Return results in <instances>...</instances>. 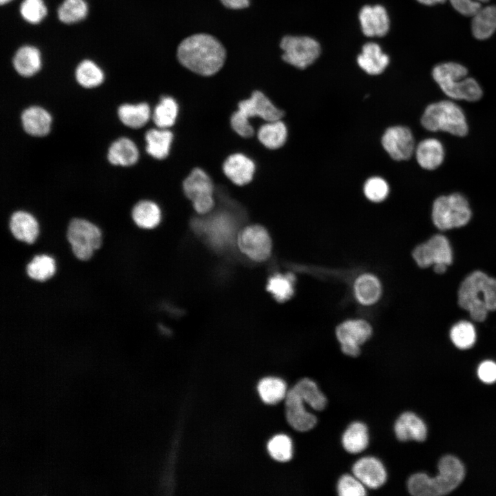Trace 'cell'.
Masks as SVG:
<instances>
[{
  "label": "cell",
  "mask_w": 496,
  "mask_h": 496,
  "mask_svg": "<svg viewBox=\"0 0 496 496\" xmlns=\"http://www.w3.org/2000/svg\"><path fill=\"white\" fill-rule=\"evenodd\" d=\"M180 63L189 70L203 75L214 74L223 67L226 57L225 48L215 37L196 34L182 41L177 50Z\"/></svg>",
  "instance_id": "obj_1"
},
{
  "label": "cell",
  "mask_w": 496,
  "mask_h": 496,
  "mask_svg": "<svg viewBox=\"0 0 496 496\" xmlns=\"http://www.w3.org/2000/svg\"><path fill=\"white\" fill-rule=\"evenodd\" d=\"M457 302L472 320L484 321L489 311H496V278L482 271H473L459 285Z\"/></svg>",
  "instance_id": "obj_2"
},
{
  "label": "cell",
  "mask_w": 496,
  "mask_h": 496,
  "mask_svg": "<svg viewBox=\"0 0 496 496\" xmlns=\"http://www.w3.org/2000/svg\"><path fill=\"white\" fill-rule=\"evenodd\" d=\"M432 78L446 98L455 101L475 103L484 95L480 83L468 76V70L456 61L436 64L431 72Z\"/></svg>",
  "instance_id": "obj_3"
},
{
  "label": "cell",
  "mask_w": 496,
  "mask_h": 496,
  "mask_svg": "<svg viewBox=\"0 0 496 496\" xmlns=\"http://www.w3.org/2000/svg\"><path fill=\"white\" fill-rule=\"evenodd\" d=\"M438 475L431 477L426 473L411 475L408 480V490L414 496H439L448 494L456 488L464 477L462 463L453 455L443 457L438 464Z\"/></svg>",
  "instance_id": "obj_4"
},
{
  "label": "cell",
  "mask_w": 496,
  "mask_h": 496,
  "mask_svg": "<svg viewBox=\"0 0 496 496\" xmlns=\"http://www.w3.org/2000/svg\"><path fill=\"white\" fill-rule=\"evenodd\" d=\"M422 126L430 132H444L463 138L469 132L466 114L457 101L445 99L426 105L421 116Z\"/></svg>",
  "instance_id": "obj_5"
},
{
  "label": "cell",
  "mask_w": 496,
  "mask_h": 496,
  "mask_svg": "<svg viewBox=\"0 0 496 496\" xmlns=\"http://www.w3.org/2000/svg\"><path fill=\"white\" fill-rule=\"evenodd\" d=\"M472 215L468 200L460 192L440 195L432 204L431 219L433 225L441 231L466 225Z\"/></svg>",
  "instance_id": "obj_6"
},
{
  "label": "cell",
  "mask_w": 496,
  "mask_h": 496,
  "mask_svg": "<svg viewBox=\"0 0 496 496\" xmlns=\"http://www.w3.org/2000/svg\"><path fill=\"white\" fill-rule=\"evenodd\" d=\"M65 238L73 256L80 261H88L103 244L101 227L87 219L74 217L66 227Z\"/></svg>",
  "instance_id": "obj_7"
},
{
  "label": "cell",
  "mask_w": 496,
  "mask_h": 496,
  "mask_svg": "<svg viewBox=\"0 0 496 496\" xmlns=\"http://www.w3.org/2000/svg\"><path fill=\"white\" fill-rule=\"evenodd\" d=\"M183 187L185 194L192 200L198 213L204 214L212 209L214 185L205 171L200 168L193 169L183 181Z\"/></svg>",
  "instance_id": "obj_8"
},
{
  "label": "cell",
  "mask_w": 496,
  "mask_h": 496,
  "mask_svg": "<svg viewBox=\"0 0 496 496\" xmlns=\"http://www.w3.org/2000/svg\"><path fill=\"white\" fill-rule=\"evenodd\" d=\"M280 47L283 60L300 69L313 63L320 52L319 43L308 37L286 36L282 38Z\"/></svg>",
  "instance_id": "obj_9"
},
{
  "label": "cell",
  "mask_w": 496,
  "mask_h": 496,
  "mask_svg": "<svg viewBox=\"0 0 496 496\" xmlns=\"http://www.w3.org/2000/svg\"><path fill=\"white\" fill-rule=\"evenodd\" d=\"M413 257L419 267L427 268L436 265H450L453 261V252L446 237L435 234L417 245L413 251Z\"/></svg>",
  "instance_id": "obj_10"
},
{
  "label": "cell",
  "mask_w": 496,
  "mask_h": 496,
  "mask_svg": "<svg viewBox=\"0 0 496 496\" xmlns=\"http://www.w3.org/2000/svg\"><path fill=\"white\" fill-rule=\"evenodd\" d=\"M335 333L342 351L349 356L356 357L360 353V345L371 337L372 328L364 320H349L339 324Z\"/></svg>",
  "instance_id": "obj_11"
},
{
  "label": "cell",
  "mask_w": 496,
  "mask_h": 496,
  "mask_svg": "<svg viewBox=\"0 0 496 496\" xmlns=\"http://www.w3.org/2000/svg\"><path fill=\"white\" fill-rule=\"evenodd\" d=\"M238 245L243 254L256 261H264L271 254V238L260 225H250L243 229L238 234Z\"/></svg>",
  "instance_id": "obj_12"
},
{
  "label": "cell",
  "mask_w": 496,
  "mask_h": 496,
  "mask_svg": "<svg viewBox=\"0 0 496 496\" xmlns=\"http://www.w3.org/2000/svg\"><path fill=\"white\" fill-rule=\"evenodd\" d=\"M385 151L395 161H406L414 154L415 138L412 131L405 126L388 128L382 138Z\"/></svg>",
  "instance_id": "obj_13"
},
{
  "label": "cell",
  "mask_w": 496,
  "mask_h": 496,
  "mask_svg": "<svg viewBox=\"0 0 496 496\" xmlns=\"http://www.w3.org/2000/svg\"><path fill=\"white\" fill-rule=\"evenodd\" d=\"M236 112L248 121L258 116L271 121L280 120L283 116L282 112L260 91H255L249 99L240 101Z\"/></svg>",
  "instance_id": "obj_14"
},
{
  "label": "cell",
  "mask_w": 496,
  "mask_h": 496,
  "mask_svg": "<svg viewBox=\"0 0 496 496\" xmlns=\"http://www.w3.org/2000/svg\"><path fill=\"white\" fill-rule=\"evenodd\" d=\"M304 404L293 387L287 392L285 397L287 420L291 426L300 432L311 430L317 423V417L306 410Z\"/></svg>",
  "instance_id": "obj_15"
},
{
  "label": "cell",
  "mask_w": 496,
  "mask_h": 496,
  "mask_svg": "<svg viewBox=\"0 0 496 496\" xmlns=\"http://www.w3.org/2000/svg\"><path fill=\"white\" fill-rule=\"evenodd\" d=\"M414 155L421 168L426 171H435L443 165L446 158V149L440 139L427 137L416 144Z\"/></svg>",
  "instance_id": "obj_16"
},
{
  "label": "cell",
  "mask_w": 496,
  "mask_h": 496,
  "mask_svg": "<svg viewBox=\"0 0 496 496\" xmlns=\"http://www.w3.org/2000/svg\"><path fill=\"white\" fill-rule=\"evenodd\" d=\"M8 227L15 240L28 245L34 243L40 234L38 220L24 210L15 211L10 215Z\"/></svg>",
  "instance_id": "obj_17"
},
{
  "label": "cell",
  "mask_w": 496,
  "mask_h": 496,
  "mask_svg": "<svg viewBox=\"0 0 496 496\" xmlns=\"http://www.w3.org/2000/svg\"><path fill=\"white\" fill-rule=\"evenodd\" d=\"M352 472L366 487L376 489L386 480L387 474L383 464L375 457H364L355 462Z\"/></svg>",
  "instance_id": "obj_18"
},
{
  "label": "cell",
  "mask_w": 496,
  "mask_h": 496,
  "mask_svg": "<svg viewBox=\"0 0 496 496\" xmlns=\"http://www.w3.org/2000/svg\"><path fill=\"white\" fill-rule=\"evenodd\" d=\"M359 19L362 32L367 37H382L389 30V16L382 6H364L359 13Z\"/></svg>",
  "instance_id": "obj_19"
},
{
  "label": "cell",
  "mask_w": 496,
  "mask_h": 496,
  "mask_svg": "<svg viewBox=\"0 0 496 496\" xmlns=\"http://www.w3.org/2000/svg\"><path fill=\"white\" fill-rule=\"evenodd\" d=\"M207 220H195L194 226L199 231L204 229L207 231L211 240L218 245L223 243L232 234L234 221L228 212L217 213Z\"/></svg>",
  "instance_id": "obj_20"
},
{
  "label": "cell",
  "mask_w": 496,
  "mask_h": 496,
  "mask_svg": "<svg viewBox=\"0 0 496 496\" xmlns=\"http://www.w3.org/2000/svg\"><path fill=\"white\" fill-rule=\"evenodd\" d=\"M223 169L226 176L234 183L245 185L252 180L255 165L244 154H234L225 160Z\"/></svg>",
  "instance_id": "obj_21"
},
{
  "label": "cell",
  "mask_w": 496,
  "mask_h": 496,
  "mask_svg": "<svg viewBox=\"0 0 496 496\" xmlns=\"http://www.w3.org/2000/svg\"><path fill=\"white\" fill-rule=\"evenodd\" d=\"M394 432L400 441L422 442L426 437L427 428L424 422L417 415L412 412H405L397 419Z\"/></svg>",
  "instance_id": "obj_22"
},
{
  "label": "cell",
  "mask_w": 496,
  "mask_h": 496,
  "mask_svg": "<svg viewBox=\"0 0 496 496\" xmlns=\"http://www.w3.org/2000/svg\"><path fill=\"white\" fill-rule=\"evenodd\" d=\"M21 122L26 133L34 136H43L50 130L52 118L43 108L32 106L22 112Z\"/></svg>",
  "instance_id": "obj_23"
},
{
  "label": "cell",
  "mask_w": 496,
  "mask_h": 496,
  "mask_svg": "<svg viewBox=\"0 0 496 496\" xmlns=\"http://www.w3.org/2000/svg\"><path fill=\"white\" fill-rule=\"evenodd\" d=\"M359 66L366 73L376 75L382 73L389 64V56L382 52L381 48L375 43L363 45L362 52L358 56Z\"/></svg>",
  "instance_id": "obj_24"
},
{
  "label": "cell",
  "mask_w": 496,
  "mask_h": 496,
  "mask_svg": "<svg viewBox=\"0 0 496 496\" xmlns=\"http://www.w3.org/2000/svg\"><path fill=\"white\" fill-rule=\"evenodd\" d=\"M28 277L36 282H44L54 276L57 271L55 258L46 253L34 254L25 265Z\"/></svg>",
  "instance_id": "obj_25"
},
{
  "label": "cell",
  "mask_w": 496,
  "mask_h": 496,
  "mask_svg": "<svg viewBox=\"0 0 496 496\" xmlns=\"http://www.w3.org/2000/svg\"><path fill=\"white\" fill-rule=\"evenodd\" d=\"M471 32L477 40L490 38L496 32V5L483 7L472 17Z\"/></svg>",
  "instance_id": "obj_26"
},
{
  "label": "cell",
  "mask_w": 496,
  "mask_h": 496,
  "mask_svg": "<svg viewBox=\"0 0 496 496\" xmlns=\"http://www.w3.org/2000/svg\"><path fill=\"white\" fill-rule=\"evenodd\" d=\"M355 298L362 304L371 305L380 298L382 287L376 276L364 273L358 276L353 285Z\"/></svg>",
  "instance_id": "obj_27"
},
{
  "label": "cell",
  "mask_w": 496,
  "mask_h": 496,
  "mask_svg": "<svg viewBox=\"0 0 496 496\" xmlns=\"http://www.w3.org/2000/svg\"><path fill=\"white\" fill-rule=\"evenodd\" d=\"M138 158V151L130 139L122 137L112 143L108 149L107 159L114 165L130 166Z\"/></svg>",
  "instance_id": "obj_28"
},
{
  "label": "cell",
  "mask_w": 496,
  "mask_h": 496,
  "mask_svg": "<svg viewBox=\"0 0 496 496\" xmlns=\"http://www.w3.org/2000/svg\"><path fill=\"white\" fill-rule=\"evenodd\" d=\"M134 223L142 229H152L157 227L161 218L159 207L150 200H141L132 208L131 213Z\"/></svg>",
  "instance_id": "obj_29"
},
{
  "label": "cell",
  "mask_w": 496,
  "mask_h": 496,
  "mask_svg": "<svg viewBox=\"0 0 496 496\" xmlns=\"http://www.w3.org/2000/svg\"><path fill=\"white\" fill-rule=\"evenodd\" d=\"M369 435L366 426L360 422L351 423L344 432L342 444L349 453H359L366 448Z\"/></svg>",
  "instance_id": "obj_30"
},
{
  "label": "cell",
  "mask_w": 496,
  "mask_h": 496,
  "mask_svg": "<svg viewBox=\"0 0 496 496\" xmlns=\"http://www.w3.org/2000/svg\"><path fill=\"white\" fill-rule=\"evenodd\" d=\"M173 140L172 133L165 128L151 129L145 134L146 151L157 159H163L169 154Z\"/></svg>",
  "instance_id": "obj_31"
},
{
  "label": "cell",
  "mask_w": 496,
  "mask_h": 496,
  "mask_svg": "<svg viewBox=\"0 0 496 496\" xmlns=\"http://www.w3.org/2000/svg\"><path fill=\"white\" fill-rule=\"evenodd\" d=\"M17 72L23 76H30L37 73L41 65L39 51L32 46H23L18 50L13 59Z\"/></svg>",
  "instance_id": "obj_32"
},
{
  "label": "cell",
  "mask_w": 496,
  "mask_h": 496,
  "mask_svg": "<svg viewBox=\"0 0 496 496\" xmlns=\"http://www.w3.org/2000/svg\"><path fill=\"white\" fill-rule=\"evenodd\" d=\"M258 137L261 143L269 149H278L286 142L287 130L285 124L280 120L267 121L260 127Z\"/></svg>",
  "instance_id": "obj_33"
},
{
  "label": "cell",
  "mask_w": 496,
  "mask_h": 496,
  "mask_svg": "<svg viewBox=\"0 0 496 496\" xmlns=\"http://www.w3.org/2000/svg\"><path fill=\"white\" fill-rule=\"evenodd\" d=\"M118 115L125 125L132 128H139L148 121L150 110L145 103L136 105L123 104L118 107Z\"/></svg>",
  "instance_id": "obj_34"
},
{
  "label": "cell",
  "mask_w": 496,
  "mask_h": 496,
  "mask_svg": "<svg viewBox=\"0 0 496 496\" xmlns=\"http://www.w3.org/2000/svg\"><path fill=\"white\" fill-rule=\"evenodd\" d=\"M293 388L303 402L316 411L323 410L327 405V398L320 391L315 382L309 378L298 381Z\"/></svg>",
  "instance_id": "obj_35"
},
{
  "label": "cell",
  "mask_w": 496,
  "mask_h": 496,
  "mask_svg": "<svg viewBox=\"0 0 496 496\" xmlns=\"http://www.w3.org/2000/svg\"><path fill=\"white\" fill-rule=\"evenodd\" d=\"M262 400L269 404H275L285 398L287 391L286 383L274 377L263 378L258 386Z\"/></svg>",
  "instance_id": "obj_36"
},
{
  "label": "cell",
  "mask_w": 496,
  "mask_h": 496,
  "mask_svg": "<svg viewBox=\"0 0 496 496\" xmlns=\"http://www.w3.org/2000/svg\"><path fill=\"white\" fill-rule=\"evenodd\" d=\"M294 282L295 276L292 273H278L269 278L267 289L278 302H284L292 297Z\"/></svg>",
  "instance_id": "obj_37"
},
{
  "label": "cell",
  "mask_w": 496,
  "mask_h": 496,
  "mask_svg": "<svg viewBox=\"0 0 496 496\" xmlns=\"http://www.w3.org/2000/svg\"><path fill=\"white\" fill-rule=\"evenodd\" d=\"M178 111L176 101L170 96H165L161 99L154 109V122L159 128L165 129L171 127L176 120Z\"/></svg>",
  "instance_id": "obj_38"
},
{
  "label": "cell",
  "mask_w": 496,
  "mask_h": 496,
  "mask_svg": "<svg viewBox=\"0 0 496 496\" xmlns=\"http://www.w3.org/2000/svg\"><path fill=\"white\" fill-rule=\"evenodd\" d=\"M450 338L453 344L458 349H469L475 342L476 332L475 327L470 322L460 321L451 328Z\"/></svg>",
  "instance_id": "obj_39"
},
{
  "label": "cell",
  "mask_w": 496,
  "mask_h": 496,
  "mask_svg": "<svg viewBox=\"0 0 496 496\" xmlns=\"http://www.w3.org/2000/svg\"><path fill=\"white\" fill-rule=\"evenodd\" d=\"M76 79L83 87L91 88L99 85L103 81L104 75L94 63L85 60L76 68Z\"/></svg>",
  "instance_id": "obj_40"
},
{
  "label": "cell",
  "mask_w": 496,
  "mask_h": 496,
  "mask_svg": "<svg viewBox=\"0 0 496 496\" xmlns=\"http://www.w3.org/2000/svg\"><path fill=\"white\" fill-rule=\"evenodd\" d=\"M87 6L84 0H65L58 10L59 19L65 23H73L84 19Z\"/></svg>",
  "instance_id": "obj_41"
},
{
  "label": "cell",
  "mask_w": 496,
  "mask_h": 496,
  "mask_svg": "<svg viewBox=\"0 0 496 496\" xmlns=\"http://www.w3.org/2000/svg\"><path fill=\"white\" fill-rule=\"evenodd\" d=\"M267 450L275 460L288 462L293 456L292 441L289 436L284 434L275 435L269 441Z\"/></svg>",
  "instance_id": "obj_42"
},
{
  "label": "cell",
  "mask_w": 496,
  "mask_h": 496,
  "mask_svg": "<svg viewBox=\"0 0 496 496\" xmlns=\"http://www.w3.org/2000/svg\"><path fill=\"white\" fill-rule=\"evenodd\" d=\"M389 192V185L381 177H371L366 181L364 185V195L372 202L380 203L384 200L387 197Z\"/></svg>",
  "instance_id": "obj_43"
},
{
  "label": "cell",
  "mask_w": 496,
  "mask_h": 496,
  "mask_svg": "<svg viewBox=\"0 0 496 496\" xmlns=\"http://www.w3.org/2000/svg\"><path fill=\"white\" fill-rule=\"evenodd\" d=\"M365 486L354 475H342L337 484V491L340 496H363L366 494Z\"/></svg>",
  "instance_id": "obj_44"
},
{
  "label": "cell",
  "mask_w": 496,
  "mask_h": 496,
  "mask_svg": "<svg viewBox=\"0 0 496 496\" xmlns=\"http://www.w3.org/2000/svg\"><path fill=\"white\" fill-rule=\"evenodd\" d=\"M23 19L29 23H39L46 15L47 9L42 0H24L20 8Z\"/></svg>",
  "instance_id": "obj_45"
},
{
  "label": "cell",
  "mask_w": 496,
  "mask_h": 496,
  "mask_svg": "<svg viewBox=\"0 0 496 496\" xmlns=\"http://www.w3.org/2000/svg\"><path fill=\"white\" fill-rule=\"evenodd\" d=\"M448 1L456 12L466 17H473L482 8V3L476 0Z\"/></svg>",
  "instance_id": "obj_46"
},
{
  "label": "cell",
  "mask_w": 496,
  "mask_h": 496,
  "mask_svg": "<svg viewBox=\"0 0 496 496\" xmlns=\"http://www.w3.org/2000/svg\"><path fill=\"white\" fill-rule=\"evenodd\" d=\"M231 124L234 131L242 137L249 138L254 134V128L249 121L243 118L237 112L232 114Z\"/></svg>",
  "instance_id": "obj_47"
},
{
  "label": "cell",
  "mask_w": 496,
  "mask_h": 496,
  "mask_svg": "<svg viewBox=\"0 0 496 496\" xmlns=\"http://www.w3.org/2000/svg\"><path fill=\"white\" fill-rule=\"evenodd\" d=\"M479 378L484 382L491 384L496 381V363L490 360L482 362L477 369Z\"/></svg>",
  "instance_id": "obj_48"
},
{
  "label": "cell",
  "mask_w": 496,
  "mask_h": 496,
  "mask_svg": "<svg viewBox=\"0 0 496 496\" xmlns=\"http://www.w3.org/2000/svg\"><path fill=\"white\" fill-rule=\"evenodd\" d=\"M227 8L231 9H242L249 6V0H220Z\"/></svg>",
  "instance_id": "obj_49"
},
{
  "label": "cell",
  "mask_w": 496,
  "mask_h": 496,
  "mask_svg": "<svg viewBox=\"0 0 496 496\" xmlns=\"http://www.w3.org/2000/svg\"><path fill=\"white\" fill-rule=\"evenodd\" d=\"M447 266L446 265H436L433 266V270L437 274H442L446 271Z\"/></svg>",
  "instance_id": "obj_50"
},
{
  "label": "cell",
  "mask_w": 496,
  "mask_h": 496,
  "mask_svg": "<svg viewBox=\"0 0 496 496\" xmlns=\"http://www.w3.org/2000/svg\"><path fill=\"white\" fill-rule=\"evenodd\" d=\"M422 5L431 6L437 4L436 0H416Z\"/></svg>",
  "instance_id": "obj_51"
},
{
  "label": "cell",
  "mask_w": 496,
  "mask_h": 496,
  "mask_svg": "<svg viewBox=\"0 0 496 496\" xmlns=\"http://www.w3.org/2000/svg\"><path fill=\"white\" fill-rule=\"evenodd\" d=\"M10 1H12V0H0V3L1 5H3V4H6V3L10 2Z\"/></svg>",
  "instance_id": "obj_52"
},
{
  "label": "cell",
  "mask_w": 496,
  "mask_h": 496,
  "mask_svg": "<svg viewBox=\"0 0 496 496\" xmlns=\"http://www.w3.org/2000/svg\"><path fill=\"white\" fill-rule=\"evenodd\" d=\"M447 0H436L437 3H443Z\"/></svg>",
  "instance_id": "obj_53"
},
{
  "label": "cell",
  "mask_w": 496,
  "mask_h": 496,
  "mask_svg": "<svg viewBox=\"0 0 496 496\" xmlns=\"http://www.w3.org/2000/svg\"><path fill=\"white\" fill-rule=\"evenodd\" d=\"M476 1H479V2H480V3H486V2H488L489 0H476Z\"/></svg>",
  "instance_id": "obj_54"
}]
</instances>
